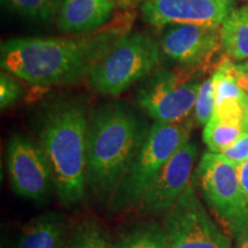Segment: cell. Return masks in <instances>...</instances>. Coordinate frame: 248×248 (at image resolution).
<instances>
[{
	"label": "cell",
	"instance_id": "6da1fadb",
	"mask_svg": "<svg viewBox=\"0 0 248 248\" xmlns=\"http://www.w3.org/2000/svg\"><path fill=\"white\" fill-rule=\"evenodd\" d=\"M89 121L78 101L52 104L40 117L38 135L61 203L73 208L85 195Z\"/></svg>",
	"mask_w": 248,
	"mask_h": 248
},
{
	"label": "cell",
	"instance_id": "7a4b0ae2",
	"mask_svg": "<svg viewBox=\"0 0 248 248\" xmlns=\"http://www.w3.org/2000/svg\"><path fill=\"white\" fill-rule=\"evenodd\" d=\"M145 128L122 104L95 108L89 121L86 182L95 193H114L146 138Z\"/></svg>",
	"mask_w": 248,
	"mask_h": 248
},
{
	"label": "cell",
	"instance_id": "3957f363",
	"mask_svg": "<svg viewBox=\"0 0 248 248\" xmlns=\"http://www.w3.org/2000/svg\"><path fill=\"white\" fill-rule=\"evenodd\" d=\"M92 45L64 38H15L2 43L1 67L31 85L70 84L90 71Z\"/></svg>",
	"mask_w": 248,
	"mask_h": 248
},
{
	"label": "cell",
	"instance_id": "277c9868",
	"mask_svg": "<svg viewBox=\"0 0 248 248\" xmlns=\"http://www.w3.org/2000/svg\"><path fill=\"white\" fill-rule=\"evenodd\" d=\"M160 54V44L146 33L125 35L93 61L90 84L100 94L119 95L150 75Z\"/></svg>",
	"mask_w": 248,
	"mask_h": 248
},
{
	"label": "cell",
	"instance_id": "5b68a950",
	"mask_svg": "<svg viewBox=\"0 0 248 248\" xmlns=\"http://www.w3.org/2000/svg\"><path fill=\"white\" fill-rule=\"evenodd\" d=\"M195 177L213 217L237 243L248 226V204L238 167L221 153L206 152L195 170Z\"/></svg>",
	"mask_w": 248,
	"mask_h": 248
},
{
	"label": "cell",
	"instance_id": "8992f818",
	"mask_svg": "<svg viewBox=\"0 0 248 248\" xmlns=\"http://www.w3.org/2000/svg\"><path fill=\"white\" fill-rule=\"evenodd\" d=\"M190 124L183 122H155L142 142L137 156L114 192L116 209L132 206L142 195L164 164L190 137Z\"/></svg>",
	"mask_w": 248,
	"mask_h": 248
},
{
	"label": "cell",
	"instance_id": "52a82bcc",
	"mask_svg": "<svg viewBox=\"0 0 248 248\" xmlns=\"http://www.w3.org/2000/svg\"><path fill=\"white\" fill-rule=\"evenodd\" d=\"M192 184L164 218L168 248H233L230 235L214 221Z\"/></svg>",
	"mask_w": 248,
	"mask_h": 248
},
{
	"label": "cell",
	"instance_id": "ba28073f",
	"mask_svg": "<svg viewBox=\"0 0 248 248\" xmlns=\"http://www.w3.org/2000/svg\"><path fill=\"white\" fill-rule=\"evenodd\" d=\"M201 83L188 73L160 71L139 89V106L155 122H183L194 110Z\"/></svg>",
	"mask_w": 248,
	"mask_h": 248
},
{
	"label": "cell",
	"instance_id": "9c48e42d",
	"mask_svg": "<svg viewBox=\"0 0 248 248\" xmlns=\"http://www.w3.org/2000/svg\"><path fill=\"white\" fill-rule=\"evenodd\" d=\"M6 156L9 181L15 193L24 199L44 200L54 183L43 148L23 136L14 135L8 140Z\"/></svg>",
	"mask_w": 248,
	"mask_h": 248
},
{
	"label": "cell",
	"instance_id": "30bf717a",
	"mask_svg": "<svg viewBox=\"0 0 248 248\" xmlns=\"http://www.w3.org/2000/svg\"><path fill=\"white\" fill-rule=\"evenodd\" d=\"M161 52L172 61L188 68L206 63L222 46L221 26L170 24L163 28Z\"/></svg>",
	"mask_w": 248,
	"mask_h": 248
},
{
	"label": "cell",
	"instance_id": "8fae6325",
	"mask_svg": "<svg viewBox=\"0 0 248 248\" xmlns=\"http://www.w3.org/2000/svg\"><path fill=\"white\" fill-rule=\"evenodd\" d=\"M197 156V145L186 141L164 164L142 195V208L151 214L168 213L190 185Z\"/></svg>",
	"mask_w": 248,
	"mask_h": 248
},
{
	"label": "cell",
	"instance_id": "7c38bea8",
	"mask_svg": "<svg viewBox=\"0 0 248 248\" xmlns=\"http://www.w3.org/2000/svg\"><path fill=\"white\" fill-rule=\"evenodd\" d=\"M231 9L232 2L224 0H144L141 13L156 28L185 23L222 26Z\"/></svg>",
	"mask_w": 248,
	"mask_h": 248
},
{
	"label": "cell",
	"instance_id": "4fadbf2b",
	"mask_svg": "<svg viewBox=\"0 0 248 248\" xmlns=\"http://www.w3.org/2000/svg\"><path fill=\"white\" fill-rule=\"evenodd\" d=\"M212 77L215 93V105L212 116L244 122L247 92L244 91L238 82L237 63L228 58L223 59Z\"/></svg>",
	"mask_w": 248,
	"mask_h": 248
},
{
	"label": "cell",
	"instance_id": "5bb4252c",
	"mask_svg": "<svg viewBox=\"0 0 248 248\" xmlns=\"http://www.w3.org/2000/svg\"><path fill=\"white\" fill-rule=\"evenodd\" d=\"M116 0H62L58 27L63 32H85L101 27L113 14Z\"/></svg>",
	"mask_w": 248,
	"mask_h": 248
},
{
	"label": "cell",
	"instance_id": "9a60e30c",
	"mask_svg": "<svg viewBox=\"0 0 248 248\" xmlns=\"http://www.w3.org/2000/svg\"><path fill=\"white\" fill-rule=\"evenodd\" d=\"M66 221L57 213L43 214L23 226L13 248H66Z\"/></svg>",
	"mask_w": 248,
	"mask_h": 248
},
{
	"label": "cell",
	"instance_id": "2e32d148",
	"mask_svg": "<svg viewBox=\"0 0 248 248\" xmlns=\"http://www.w3.org/2000/svg\"><path fill=\"white\" fill-rule=\"evenodd\" d=\"M222 47L229 58L248 59V4L232 8L221 26Z\"/></svg>",
	"mask_w": 248,
	"mask_h": 248
},
{
	"label": "cell",
	"instance_id": "e0dca14e",
	"mask_svg": "<svg viewBox=\"0 0 248 248\" xmlns=\"http://www.w3.org/2000/svg\"><path fill=\"white\" fill-rule=\"evenodd\" d=\"M245 132L244 122L238 120L217 119L212 116L204 125L202 138L213 153H222Z\"/></svg>",
	"mask_w": 248,
	"mask_h": 248
},
{
	"label": "cell",
	"instance_id": "ac0fdd59",
	"mask_svg": "<svg viewBox=\"0 0 248 248\" xmlns=\"http://www.w3.org/2000/svg\"><path fill=\"white\" fill-rule=\"evenodd\" d=\"M113 248H168L164 226L156 223L136 226L121 235Z\"/></svg>",
	"mask_w": 248,
	"mask_h": 248
},
{
	"label": "cell",
	"instance_id": "d6986e66",
	"mask_svg": "<svg viewBox=\"0 0 248 248\" xmlns=\"http://www.w3.org/2000/svg\"><path fill=\"white\" fill-rule=\"evenodd\" d=\"M2 4L21 16L49 21L59 13L62 0H1Z\"/></svg>",
	"mask_w": 248,
	"mask_h": 248
},
{
	"label": "cell",
	"instance_id": "ffe728a7",
	"mask_svg": "<svg viewBox=\"0 0 248 248\" xmlns=\"http://www.w3.org/2000/svg\"><path fill=\"white\" fill-rule=\"evenodd\" d=\"M66 248H113L93 222H84L77 226Z\"/></svg>",
	"mask_w": 248,
	"mask_h": 248
},
{
	"label": "cell",
	"instance_id": "44dd1931",
	"mask_svg": "<svg viewBox=\"0 0 248 248\" xmlns=\"http://www.w3.org/2000/svg\"><path fill=\"white\" fill-rule=\"evenodd\" d=\"M215 105L213 77L201 83L194 106V119L201 125H206L210 120Z\"/></svg>",
	"mask_w": 248,
	"mask_h": 248
},
{
	"label": "cell",
	"instance_id": "7402d4cb",
	"mask_svg": "<svg viewBox=\"0 0 248 248\" xmlns=\"http://www.w3.org/2000/svg\"><path fill=\"white\" fill-rule=\"evenodd\" d=\"M21 94V88L13 76L2 73L0 76V107L2 110L11 107Z\"/></svg>",
	"mask_w": 248,
	"mask_h": 248
},
{
	"label": "cell",
	"instance_id": "603a6c76",
	"mask_svg": "<svg viewBox=\"0 0 248 248\" xmlns=\"http://www.w3.org/2000/svg\"><path fill=\"white\" fill-rule=\"evenodd\" d=\"M237 167L248 161V131H245L237 141L221 153Z\"/></svg>",
	"mask_w": 248,
	"mask_h": 248
},
{
	"label": "cell",
	"instance_id": "cb8c5ba5",
	"mask_svg": "<svg viewBox=\"0 0 248 248\" xmlns=\"http://www.w3.org/2000/svg\"><path fill=\"white\" fill-rule=\"evenodd\" d=\"M238 172H239L241 188H243L245 198H246L248 204V161L238 167Z\"/></svg>",
	"mask_w": 248,
	"mask_h": 248
},
{
	"label": "cell",
	"instance_id": "d4e9b609",
	"mask_svg": "<svg viewBox=\"0 0 248 248\" xmlns=\"http://www.w3.org/2000/svg\"><path fill=\"white\" fill-rule=\"evenodd\" d=\"M238 68V82L245 92L248 93V62L237 64Z\"/></svg>",
	"mask_w": 248,
	"mask_h": 248
},
{
	"label": "cell",
	"instance_id": "484cf974",
	"mask_svg": "<svg viewBox=\"0 0 248 248\" xmlns=\"http://www.w3.org/2000/svg\"><path fill=\"white\" fill-rule=\"evenodd\" d=\"M235 248H248V226L239 240L235 243Z\"/></svg>",
	"mask_w": 248,
	"mask_h": 248
},
{
	"label": "cell",
	"instance_id": "4316f807",
	"mask_svg": "<svg viewBox=\"0 0 248 248\" xmlns=\"http://www.w3.org/2000/svg\"><path fill=\"white\" fill-rule=\"evenodd\" d=\"M244 129L245 131H248V93L246 100H245V108H244Z\"/></svg>",
	"mask_w": 248,
	"mask_h": 248
},
{
	"label": "cell",
	"instance_id": "83f0119b",
	"mask_svg": "<svg viewBox=\"0 0 248 248\" xmlns=\"http://www.w3.org/2000/svg\"><path fill=\"white\" fill-rule=\"evenodd\" d=\"M119 1L125 7H135L139 2H141L142 0H119Z\"/></svg>",
	"mask_w": 248,
	"mask_h": 248
},
{
	"label": "cell",
	"instance_id": "f1b7e54d",
	"mask_svg": "<svg viewBox=\"0 0 248 248\" xmlns=\"http://www.w3.org/2000/svg\"><path fill=\"white\" fill-rule=\"evenodd\" d=\"M224 1H229V2H232V1H233V0H224Z\"/></svg>",
	"mask_w": 248,
	"mask_h": 248
}]
</instances>
